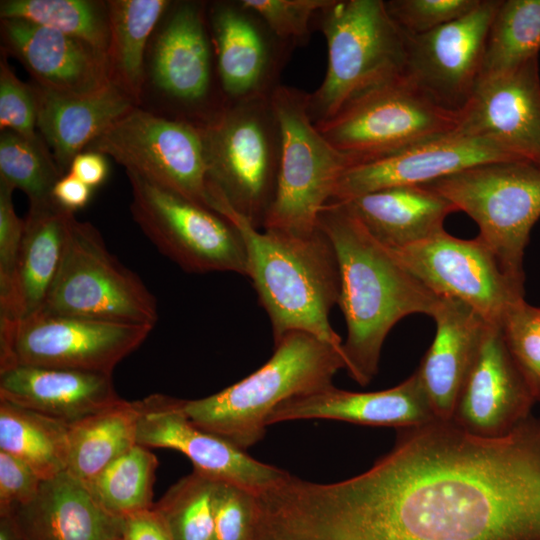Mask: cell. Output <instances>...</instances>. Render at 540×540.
Instances as JSON below:
<instances>
[{
    "label": "cell",
    "mask_w": 540,
    "mask_h": 540,
    "mask_svg": "<svg viewBox=\"0 0 540 540\" xmlns=\"http://www.w3.org/2000/svg\"><path fill=\"white\" fill-rule=\"evenodd\" d=\"M1 34L4 49L42 88L88 95L114 83L108 56L78 38L16 18L1 19Z\"/></svg>",
    "instance_id": "44dd1931"
},
{
    "label": "cell",
    "mask_w": 540,
    "mask_h": 540,
    "mask_svg": "<svg viewBox=\"0 0 540 540\" xmlns=\"http://www.w3.org/2000/svg\"><path fill=\"white\" fill-rule=\"evenodd\" d=\"M327 42L323 81L308 93V113L323 122L368 91L405 73L406 34L383 0H330L316 21Z\"/></svg>",
    "instance_id": "5b68a950"
},
{
    "label": "cell",
    "mask_w": 540,
    "mask_h": 540,
    "mask_svg": "<svg viewBox=\"0 0 540 540\" xmlns=\"http://www.w3.org/2000/svg\"><path fill=\"white\" fill-rule=\"evenodd\" d=\"M200 126L209 194L261 229L275 197L281 153L271 97L227 102Z\"/></svg>",
    "instance_id": "8992f818"
},
{
    "label": "cell",
    "mask_w": 540,
    "mask_h": 540,
    "mask_svg": "<svg viewBox=\"0 0 540 540\" xmlns=\"http://www.w3.org/2000/svg\"><path fill=\"white\" fill-rule=\"evenodd\" d=\"M14 189L0 177V311L11 300L25 226L14 208Z\"/></svg>",
    "instance_id": "b9f144b4"
},
{
    "label": "cell",
    "mask_w": 540,
    "mask_h": 540,
    "mask_svg": "<svg viewBox=\"0 0 540 540\" xmlns=\"http://www.w3.org/2000/svg\"><path fill=\"white\" fill-rule=\"evenodd\" d=\"M154 327L157 301L107 248L100 232L73 216L58 273L40 311Z\"/></svg>",
    "instance_id": "30bf717a"
},
{
    "label": "cell",
    "mask_w": 540,
    "mask_h": 540,
    "mask_svg": "<svg viewBox=\"0 0 540 540\" xmlns=\"http://www.w3.org/2000/svg\"><path fill=\"white\" fill-rule=\"evenodd\" d=\"M43 481L26 463L0 450V516L31 502Z\"/></svg>",
    "instance_id": "ee69618b"
},
{
    "label": "cell",
    "mask_w": 540,
    "mask_h": 540,
    "mask_svg": "<svg viewBox=\"0 0 540 540\" xmlns=\"http://www.w3.org/2000/svg\"><path fill=\"white\" fill-rule=\"evenodd\" d=\"M498 161L523 160L489 137L455 131L386 158L348 168L338 180L330 201H346L395 186L424 185Z\"/></svg>",
    "instance_id": "ac0fdd59"
},
{
    "label": "cell",
    "mask_w": 540,
    "mask_h": 540,
    "mask_svg": "<svg viewBox=\"0 0 540 540\" xmlns=\"http://www.w3.org/2000/svg\"><path fill=\"white\" fill-rule=\"evenodd\" d=\"M68 173L93 189L101 185L108 175L105 155L85 150L73 158Z\"/></svg>",
    "instance_id": "bcb514c9"
},
{
    "label": "cell",
    "mask_w": 540,
    "mask_h": 540,
    "mask_svg": "<svg viewBox=\"0 0 540 540\" xmlns=\"http://www.w3.org/2000/svg\"><path fill=\"white\" fill-rule=\"evenodd\" d=\"M85 150L110 156L126 173L211 209L200 125L160 117L135 106Z\"/></svg>",
    "instance_id": "8fae6325"
},
{
    "label": "cell",
    "mask_w": 540,
    "mask_h": 540,
    "mask_svg": "<svg viewBox=\"0 0 540 540\" xmlns=\"http://www.w3.org/2000/svg\"><path fill=\"white\" fill-rule=\"evenodd\" d=\"M37 100V129L51 149L63 175L73 158L101 135L136 102L116 84L88 95L57 93L34 86Z\"/></svg>",
    "instance_id": "4316f807"
},
{
    "label": "cell",
    "mask_w": 540,
    "mask_h": 540,
    "mask_svg": "<svg viewBox=\"0 0 540 540\" xmlns=\"http://www.w3.org/2000/svg\"><path fill=\"white\" fill-rule=\"evenodd\" d=\"M121 399L111 374L31 365L0 369V400L68 425Z\"/></svg>",
    "instance_id": "cb8c5ba5"
},
{
    "label": "cell",
    "mask_w": 540,
    "mask_h": 540,
    "mask_svg": "<svg viewBox=\"0 0 540 540\" xmlns=\"http://www.w3.org/2000/svg\"><path fill=\"white\" fill-rule=\"evenodd\" d=\"M275 343L259 369L210 396L183 400V410L201 429L246 450L266 432L271 412L281 403L333 385L345 369L342 347L305 332H290Z\"/></svg>",
    "instance_id": "277c9868"
},
{
    "label": "cell",
    "mask_w": 540,
    "mask_h": 540,
    "mask_svg": "<svg viewBox=\"0 0 540 540\" xmlns=\"http://www.w3.org/2000/svg\"><path fill=\"white\" fill-rule=\"evenodd\" d=\"M0 129L39 138L34 86L21 81L4 58L0 61Z\"/></svg>",
    "instance_id": "60d3db41"
},
{
    "label": "cell",
    "mask_w": 540,
    "mask_h": 540,
    "mask_svg": "<svg viewBox=\"0 0 540 540\" xmlns=\"http://www.w3.org/2000/svg\"><path fill=\"white\" fill-rule=\"evenodd\" d=\"M540 0H500L487 34L481 78L538 57Z\"/></svg>",
    "instance_id": "d6a6232c"
},
{
    "label": "cell",
    "mask_w": 540,
    "mask_h": 540,
    "mask_svg": "<svg viewBox=\"0 0 540 540\" xmlns=\"http://www.w3.org/2000/svg\"><path fill=\"white\" fill-rule=\"evenodd\" d=\"M255 511V493L219 481L215 496L214 540H249Z\"/></svg>",
    "instance_id": "7bdbcfd3"
},
{
    "label": "cell",
    "mask_w": 540,
    "mask_h": 540,
    "mask_svg": "<svg viewBox=\"0 0 540 540\" xmlns=\"http://www.w3.org/2000/svg\"><path fill=\"white\" fill-rule=\"evenodd\" d=\"M106 3L110 29L108 61L112 80L138 103L144 82L146 43L171 2L111 0Z\"/></svg>",
    "instance_id": "4dcf8cb0"
},
{
    "label": "cell",
    "mask_w": 540,
    "mask_h": 540,
    "mask_svg": "<svg viewBox=\"0 0 540 540\" xmlns=\"http://www.w3.org/2000/svg\"><path fill=\"white\" fill-rule=\"evenodd\" d=\"M210 208L239 232L246 253V277L266 311L274 342L290 332L311 334L335 347L343 341L329 315L340 296L334 248L318 227L298 236L254 227L221 198L210 194Z\"/></svg>",
    "instance_id": "3957f363"
},
{
    "label": "cell",
    "mask_w": 540,
    "mask_h": 540,
    "mask_svg": "<svg viewBox=\"0 0 540 540\" xmlns=\"http://www.w3.org/2000/svg\"><path fill=\"white\" fill-rule=\"evenodd\" d=\"M391 250L437 296L466 303L490 324L500 326L509 308L524 299V285L506 274L478 236L460 239L443 230L420 243Z\"/></svg>",
    "instance_id": "5bb4252c"
},
{
    "label": "cell",
    "mask_w": 540,
    "mask_h": 540,
    "mask_svg": "<svg viewBox=\"0 0 540 540\" xmlns=\"http://www.w3.org/2000/svg\"><path fill=\"white\" fill-rule=\"evenodd\" d=\"M500 0H480L466 15L430 32L406 34L405 75L440 106L455 112L471 98Z\"/></svg>",
    "instance_id": "9a60e30c"
},
{
    "label": "cell",
    "mask_w": 540,
    "mask_h": 540,
    "mask_svg": "<svg viewBox=\"0 0 540 540\" xmlns=\"http://www.w3.org/2000/svg\"><path fill=\"white\" fill-rule=\"evenodd\" d=\"M91 191V187L71 173H66L55 183L51 196L61 207L75 212L86 206Z\"/></svg>",
    "instance_id": "7dc6e473"
},
{
    "label": "cell",
    "mask_w": 540,
    "mask_h": 540,
    "mask_svg": "<svg viewBox=\"0 0 540 540\" xmlns=\"http://www.w3.org/2000/svg\"><path fill=\"white\" fill-rule=\"evenodd\" d=\"M126 174L132 217L162 254L187 272L246 276L245 247L229 220L136 174Z\"/></svg>",
    "instance_id": "7c38bea8"
},
{
    "label": "cell",
    "mask_w": 540,
    "mask_h": 540,
    "mask_svg": "<svg viewBox=\"0 0 540 540\" xmlns=\"http://www.w3.org/2000/svg\"><path fill=\"white\" fill-rule=\"evenodd\" d=\"M281 132L275 197L262 229L304 236L318 229L321 209L351 162L319 132L308 92L280 84L271 96Z\"/></svg>",
    "instance_id": "52a82bcc"
},
{
    "label": "cell",
    "mask_w": 540,
    "mask_h": 540,
    "mask_svg": "<svg viewBox=\"0 0 540 540\" xmlns=\"http://www.w3.org/2000/svg\"><path fill=\"white\" fill-rule=\"evenodd\" d=\"M1 19L26 20L78 38L108 56L107 3L90 0H4Z\"/></svg>",
    "instance_id": "e575fe53"
},
{
    "label": "cell",
    "mask_w": 540,
    "mask_h": 540,
    "mask_svg": "<svg viewBox=\"0 0 540 540\" xmlns=\"http://www.w3.org/2000/svg\"><path fill=\"white\" fill-rule=\"evenodd\" d=\"M318 227L330 240L339 266L340 296L347 334L345 369L366 386L378 372L384 341L411 314L433 316L440 297L416 278L394 252L378 242L342 202H328Z\"/></svg>",
    "instance_id": "7a4b0ae2"
},
{
    "label": "cell",
    "mask_w": 540,
    "mask_h": 540,
    "mask_svg": "<svg viewBox=\"0 0 540 540\" xmlns=\"http://www.w3.org/2000/svg\"><path fill=\"white\" fill-rule=\"evenodd\" d=\"M139 410L117 403L68 425L67 472L85 485L110 462L137 444Z\"/></svg>",
    "instance_id": "f546056e"
},
{
    "label": "cell",
    "mask_w": 540,
    "mask_h": 540,
    "mask_svg": "<svg viewBox=\"0 0 540 540\" xmlns=\"http://www.w3.org/2000/svg\"><path fill=\"white\" fill-rule=\"evenodd\" d=\"M500 328L535 401L540 402V307L519 300L506 312Z\"/></svg>",
    "instance_id": "74e56055"
},
{
    "label": "cell",
    "mask_w": 540,
    "mask_h": 540,
    "mask_svg": "<svg viewBox=\"0 0 540 540\" xmlns=\"http://www.w3.org/2000/svg\"><path fill=\"white\" fill-rule=\"evenodd\" d=\"M0 450L49 480L67 470L68 424L0 400Z\"/></svg>",
    "instance_id": "1f68e13d"
},
{
    "label": "cell",
    "mask_w": 540,
    "mask_h": 540,
    "mask_svg": "<svg viewBox=\"0 0 540 540\" xmlns=\"http://www.w3.org/2000/svg\"><path fill=\"white\" fill-rule=\"evenodd\" d=\"M203 5L186 1L176 5L160 32L153 54V78L172 99L193 107L197 125H203L224 106L213 103V59Z\"/></svg>",
    "instance_id": "7402d4cb"
},
{
    "label": "cell",
    "mask_w": 540,
    "mask_h": 540,
    "mask_svg": "<svg viewBox=\"0 0 540 540\" xmlns=\"http://www.w3.org/2000/svg\"><path fill=\"white\" fill-rule=\"evenodd\" d=\"M480 0H388L386 8L408 35L435 30L473 10Z\"/></svg>",
    "instance_id": "ab89813d"
},
{
    "label": "cell",
    "mask_w": 540,
    "mask_h": 540,
    "mask_svg": "<svg viewBox=\"0 0 540 540\" xmlns=\"http://www.w3.org/2000/svg\"><path fill=\"white\" fill-rule=\"evenodd\" d=\"M63 176L44 141L1 131L0 177L23 191L29 203L52 198L55 183Z\"/></svg>",
    "instance_id": "8d00e7d4"
},
{
    "label": "cell",
    "mask_w": 540,
    "mask_h": 540,
    "mask_svg": "<svg viewBox=\"0 0 540 540\" xmlns=\"http://www.w3.org/2000/svg\"><path fill=\"white\" fill-rule=\"evenodd\" d=\"M208 20L226 102L270 98L294 47L278 39L240 0L213 4Z\"/></svg>",
    "instance_id": "e0dca14e"
},
{
    "label": "cell",
    "mask_w": 540,
    "mask_h": 540,
    "mask_svg": "<svg viewBox=\"0 0 540 540\" xmlns=\"http://www.w3.org/2000/svg\"><path fill=\"white\" fill-rule=\"evenodd\" d=\"M152 329L43 312L0 321V369L31 365L112 374Z\"/></svg>",
    "instance_id": "4fadbf2b"
},
{
    "label": "cell",
    "mask_w": 540,
    "mask_h": 540,
    "mask_svg": "<svg viewBox=\"0 0 540 540\" xmlns=\"http://www.w3.org/2000/svg\"><path fill=\"white\" fill-rule=\"evenodd\" d=\"M137 443L184 454L194 470L219 481L259 493L289 473L262 463L245 450L195 425L183 410V400L154 394L136 401Z\"/></svg>",
    "instance_id": "2e32d148"
},
{
    "label": "cell",
    "mask_w": 540,
    "mask_h": 540,
    "mask_svg": "<svg viewBox=\"0 0 540 540\" xmlns=\"http://www.w3.org/2000/svg\"><path fill=\"white\" fill-rule=\"evenodd\" d=\"M74 212L53 198L29 203L11 300L0 321L26 318L41 310L58 273Z\"/></svg>",
    "instance_id": "f1b7e54d"
},
{
    "label": "cell",
    "mask_w": 540,
    "mask_h": 540,
    "mask_svg": "<svg viewBox=\"0 0 540 540\" xmlns=\"http://www.w3.org/2000/svg\"><path fill=\"white\" fill-rule=\"evenodd\" d=\"M258 506V540H540V418L501 437L438 419L400 428L363 473H289Z\"/></svg>",
    "instance_id": "6da1fadb"
},
{
    "label": "cell",
    "mask_w": 540,
    "mask_h": 540,
    "mask_svg": "<svg viewBox=\"0 0 540 540\" xmlns=\"http://www.w3.org/2000/svg\"><path fill=\"white\" fill-rule=\"evenodd\" d=\"M459 123V112L437 104L403 74L361 95L315 126L356 166L455 132Z\"/></svg>",
    "instance_id": "9c48e42d"
},
{
    "label": "cell",
    "mask_w": 540,
    "mask_h": 540,
    "mask_svg": "<svg viewBox=\"0 0 540 540\" xmlns=\"http://www.w3.org/2000/svg\"><path fill=\"white\" fill-rule=\"evenodd\" d=\"M331 202V201H330ZM344 203L366 230L390 249L425 241L444 230L458 209L426 185H404L370 192Z\"/></svg>",
    "instance_id": "83f0119b"
},
{
    "label": "cell",
    "mask_w": 540,
    "mask_h": 540,
    "mask_svg": "<svg viewBox=\"0 0 540 540\" xmlns=\"http://www.w3.org/2000/svg\"><path fill=\"white\" fill-rule=\"evenodd\" d=\"M0 540H23L9 516H0Z\"/></svg>",
    "instance_id": "c3c4849f"
},
{
    "label": "cell",
    "mask_w": 540,
    "mask_h": 540,
    "mask_svg": "<svg viewBox=\"0 0 540 540\" xmlns=\"http://www.w3.org/2000/svg\"><path fill=\"white\" fill-rule=\"evenodd\" d=\"M122 540H173L160 515L153 509L124 517Z\"/></svg>",
    "instance_id": "f6af8a7d"
},
{
    "label": "cell",
    "mask_w": 540,
    "mask_h": 540,
    "mask_svg": "<svg viewBox=\"0 0 540 540\" xmlns=\"http://www.w3.org/2000/svg\"><path fill=\"white\" fill-rule=\"evenodd\" d=\"M424 185L471 217L506 274L524 285L525 248L540 218V167L527 161L490 162Z\"/></svg>",
    "instance_id": "ba28073f"
},
{
    "label": "cell",
    "mask_w": 540,
    "mask_h": 540,
    "mask_svg": "<svg viewBox=\"0 0 540 540\" xmlns=\"http://www.w3.org/2000/svg\"><path fill=\"white\" fill-rule=\"evenodd\" d=\"M114 540H122L121 538H117V539H114Z\"/></svg>",
    "instance_id": "681fc988"
},
{
    "label": "cell",
    "mask_w": 540,
    "mask_h": 540,
    "mask_svg": "<svg viewBox=\"0 0 540 540\" xmlns=\"http://www.w3.org/2000/svg\"><path fill=\"white\" fill-rule=\"evenodd\" d=\"M535 402L500 326L488 324L451 421L477 436L501 437L531 415Z\"/></svg>",
    "instance_id": "ffe728a7"
},
{
    "label": "cell",
    "mask_w": 540,
    "mask_h": 540,
    "mask_svg": "<svg viewBox=\"0 0 540 540\" xmlns=\"http://www.w3.org/2000/svg\"><path fill=\"white\" fill-rule=\"evenodd\" d=\"M157 466V457L137 443L110 462L86 486L107 512L126 517L153 507Z\"/></svg>",
    "instance_id": "836d02e7"
},
{
    "label": "cell",
    "mask_w": 540,
    "mask_h": 540,
    "mask_svg": "<svg viewBox=\"0 0 540 540\" xmlns=\"http://www.w3.org/2000/svg\"><path fill=\"white\" fill-rule=\"evenodd\" d=\"M9 516L23 540H114L124 517L102 508L87 486L67 471L44 480L37 496Z\"/></svg>",
    "instance_id": "484cf974"
},
{
    "label": "cell",
    "mask_w": 540,
    "mask_h": 540,
    "mask_svg": "<svg viewBox=\"0 0 540 540\" xmlns=\"http://www.w3.org/2000/svg\"><path fill=\"white\" fill-rule=\"evenodd\" d=\"M281 41L293 46L309 42L320 11L330 0H240Z\"/></svg>",
    "instance_id": "f35d334b"
},
{
    "label": "cell",
    "mask_w": 540,
    "mask_h": 540,
    "mask_svg": "<svg viewBox=\"0 0 540 540\" xmlns=\"http://www.w3.org/2000/svg\"><path fill=\"white\" fill-rule=\"evenodd\" d=\"M432 318L435 337L416 371L436 419L451 421L490 323L466 303L448 297H440Z\"/></svg>",
    "instance_id": "d4e9b609"
},
{
    "label": "cell",
    "mask_w": 540,
    "mask_h": 540,
    "mask_svg": "<svg viewBox=\"0 0 540 540\" xmlns=\"http://www.w3.org/2000/svg\"><path fill=\"white\" fill-rule=\"evenodd\" d=\"M457 132L489 137L519 159L540 167L538 57L480 79L460 112Z\"/></svg>",
    "instance_id": "d6986e66"
},
{
    "label": "cell",
    "mask_w": 540,
    "mask_h": 540,
    "mask_svg": "<svg viewBox=\"0 0 540 540\" xmlns=\"http://www.w3.org/2000/svg\"><path fill=\"white\" fill-rule=\"evenodd\" d=\"M304 419L338 420L368 426L412 427L436 419L415 371L395 387L352 392L331 385L291 398L269 415L267 425Z\"/></svg>",
    "instance_id": "603a6c76"
},
{
    "label": "cell",
    "mask_w": 540,
    "mask_h": 540,
    "mask_svg": "<svg viewBox=\"0 0 540 540\" xmlns=\"http://www.w3.org/2000/svg\"><path fill=\"white\" fill-rule=\"evenodd\" d=\"M218 483L219 480L193 470L153 505L173 540H214Z\"/></svg>",
    "instance_id": "d590c367"
}]
</instances>
